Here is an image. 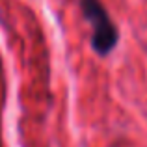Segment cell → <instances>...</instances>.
<instances>
[{"label": "cell", "mask_w": 147, "mask_h": 147, "mask_svg": "<svg viewBox=\"0 0 147 147\" xmlns=\"http://www.w3.org/2000/svg\"><path fill=\"white\" fill-rule=\"evenodd\" d=\"M82 15L91 26V49L99 56H108L119 41V30L100 0H78Z\"/></svg>", "instance_id": "cell-1"}]
</instances>
